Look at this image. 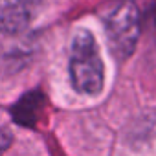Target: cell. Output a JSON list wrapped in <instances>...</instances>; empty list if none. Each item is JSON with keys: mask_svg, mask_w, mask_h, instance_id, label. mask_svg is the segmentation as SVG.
Segmentation results:
<instances>
[{"mask_svg": "<svg viewBox=\"0 0 156 156\" xmlns=\"http://www.w3.org/2000/svg\"><path fill=\"white\" fill-rule=\"evenodd\" d=\"M11 141H13V132L8 127H2V129H0V156L9 149Z\"/></svg>", "mask_w": 156, "mask_h": 156, "instance_id": "4", "label": "cell"}, {"mask_svg": "<svg viewBox=\"0 0 156 156\" xmlns=\"http://www.w3.org/2000/svg\"><path fill=\"white\" fill-rule=\"evenodd\" d=\"M101 17L114 57H130L140 37V11L136 4L130 0H116L103 9Z\"/></svg>", "mask_w": 156, "mask_h": 156, "instance_id": "2", "label": "cell"}, {"mask_svg": "<svg viewBox=\"0 0 156 156\" xmlns=\"http://www.w3.org/2000/svg\"><path fill=\"white\" fill-rule=\"evenodd\" d=\"M70 79L79 94L98 96L103 90L105 70L99 57V48L90 31L79 30L72 41Z\"/></svg>", "mask_w": 156, "mask_h": 156, "instance_id": "1", "label": "cell"}, {"mask_svg": "<svg viewBox=\"0 0 156 156\" xmlns=\"http://www.w3.org/2000/svg\"><path fill=\"white\" fill-rule=\"evenodd\" d=\"M39 0H0V33H20L35 17Z\"/></svg>", "mask_w": 156, "mask_h": 156, "instance_id": "3", "label": "cell"}]
</instances>
